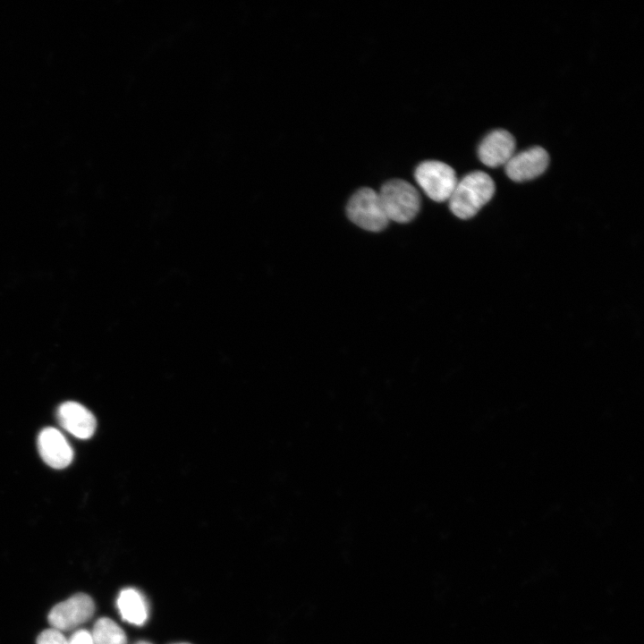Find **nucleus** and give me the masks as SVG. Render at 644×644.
I'll return each mask as SVG.
<instances>
[{
	"instance_id": "1",
	"label": "nucleus",
	"mask_w": 644,
	"mask_h": 644,
	"mask_svg": "<svg viewBox=\"0 0 644 644\" xmlns=\"http://www.w3.org/2000/svg\"><path fill=\"white\" fill-rule=\"evenodd\" d=\"M493 179L485 172L475 171L458 181L451 197L449 207L461 219L474 216L495 193Z\"/></svg>"
},
{
	"instance_id": "2",
	"label": "nucleus",
	"mask_w": 644,
	"mask_h": 644,
	"mask_svg": "<svg viewBox=\"0 0 644 644\" xmlns=\"http://www.w3.org/2000/svg\"><path fill=\"white\" fill-rule=\"evenodd\" d=\"M378 195L389 221L408 223L419 211V193L415 186L405 180L387 181L382 185Z\"/></svg>"
},
{
	"instance_id": "3",
	"label": "nucleus",
	"mask_w": 644,
	"mask_h": 644,
	"mask_svg": "<svg viewBox=\"0 0 644 644\" xmlns=\"http://www.w3.org/2000/svg\"><path fill=\"white\" fill-rule=\"evenodd\" d=\"M349 219L356 225L370 232H380L388 225V218L378 192L364 187L356 191L346 206Z\"/></svg>"
},
{
	"instance_id": "4",
	"label": "nucleus",
	"mask_w": 644,
	"mask_h": 644,
	"mask_svg": "<svg viewBox=\"0 0 644 644\" xmlns=\"http://www.w3.org/2000/svg\"><path fill=\"white\" fill-rule=\"evenodd\" d=\"M414 177L426 195L437 202L448 200L458 182L453 167L438 160L421 162Z\"/></svg>"
},
{
	"instance_id": "5",
	"label": "nucleus",
	"mask_w": 644,
	"mask_h": 644,
	"mask_svg": "<svg viewBox=\"0 0 644 644\" xmlns=\"http://www.w3.org/2000/svg\"><path fill=\"white\" fill-rule=\"evenodd\" d=\"M95 612L93 599L87 594L78 593L55 605L48 614L52 628L66 631L89 621Z\"/></svg>"
},
{
	"instance_id": "6",
	"label": "nucleus",
	"mask_w": 644,
	"mask_h": 644,
	"mask_svg": "<svg viewBox=\"0 0 644 644\" xmlns=\"http://www.w3.org/2000/svg\"><path fill=\"white\" fill-rule=\"evenodd\" d=\"M548 163V153L543 148L536 146L514 154L504 165V170L511 180L521 182L542 174Z\"/></svg>"
},
{
	"instance_id": "7",
	"label": "nucleus",
	"mask_w": 644,
	"mask_h": 644,
	"mask_svg": "<svg viewBox=\"0 0 644 644\" xmlns=\"http://www.w3.org/2000/svg\"><path fill=\"white\" fill-rule=\"evenodd\" d=\"M515 140L507 131L498 129L488 133L480 142L478 155L489 167L504 165L515 154Z\"/></svg>"
},
{
	"instance_id": "8",
	"label": "nucleus",
	"mask_w": 644,
	"mask_h": 644,
	"mask_svg": "<svg viewBox=\"0 0 644 644\" xmlns=\"http://www.w3.org/2000/svg\"><path fill=\"white\" fill-rule=\"evenodd\" d=\"M38 449L43 461L54 469H64L72 461L73 452L64 435L55 428H46L38 436Z\"/></svg>"
},
{
	"instance_id": "9",
	"label": "nucleus",
	"mask_w": 644,
	"mask_h": 644,
	"mask_svg": "<svg viewBox=\"0 0 644 644\" xmlns=\"http://www.w3.org/2000/svg\"><path fill=\"white\" fill-rule=\"evenodd\" d=\"M57 419L63 428L80 439L92 436L97 428L94 415L76 402L62 403L57 410Z\"/></svg>"
},
{
	"instance_id": "10",
	"label": "nucleus",
	"mask_w": 644,
	"mask_h": 644,
	"mask_svg": "<svg viewBox=\"0 0 644 644\" xmlns=\"http://www.w3.org/2000/svg\"><path fill=\"white\" fill-rule=\"evenodd\" d=\"M122 618L133 625H143L148 617V606L144 596L133 588L123 589L117 597Z\"/></svg>"
},
{
	"instance_id": "11",
	"label": "nucleus",
	"mask_w": 644,
	"mask_h": 644,
	"mask_svg": "<svg viewBox=\"0 0 644 644\" xmlns=\"http://www.w3.org/2000/svg\"><path fill=\"white\" fill-rule=\"evenodd\" d=\"M90 633L94 644H127L123 630L106 617L98 619Z\"/></svg>"
},
{
	"instance_id": "12",
	"label": "nucleus",
	"mask_w": 644,
	"mask_h": 644,
	"mask_svg": "<svg viewBox=\"0 0 644 644\" xmlns=\"http://www.w3.org/2000/svg\"><path fill=\"white\" fill-rule=\"evenodd\" d=\"M37 644H68V640L62 631L50 628L38 636Z\"/></svg>"
},
{
	"instance_id": "13",
	"label": "nucleus",
	"mask_w": 644,
	"mask_h": 644,
	"mask_svg": "<svg viewBox=\"0 0 644 644\" xmlns=\"http://www.w3.org/2000/svg\"><path fill=\"white\" fill-rule=\"evenodd\" d=\"M68 644H94L91 633L85 630L76 631L68 639Z\"/></svg>"
},
{
	"instance_id": "14",
	"label": "nucleus",
	"mask_w": 644,
	"mask_h": 644,
	"mask_svg": "<svg viewBox=\"0 0 644 644\" xmlns=\"http://www.w3.org/2000/svg\"><path fill=\"white\" fill-rule=\"evenodd\" d=\"M134 644H152V643H150V642H148V641H146V640H140V641H137V642L134 643Z\"/></svg>"
},
{
	"instance_id": "15",
	"label": "nucleus",
	"mask_w": 644,
	"mask_h": 644,
	"mask_svg": "<svg viewBox=\"0 0 644 644\" xmlns=\"http://www.w3.org/2000/svg\"><path fill=\"white\" fill-rule=\"evenodd\" d=\"M173 644H190V643H186V642H179V643H173Z\"/></svg>"
}]
</instances>
